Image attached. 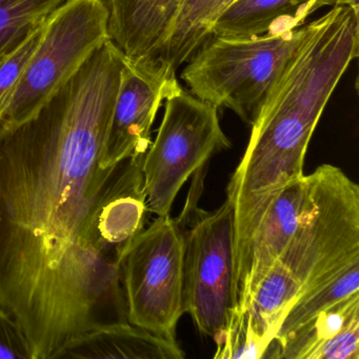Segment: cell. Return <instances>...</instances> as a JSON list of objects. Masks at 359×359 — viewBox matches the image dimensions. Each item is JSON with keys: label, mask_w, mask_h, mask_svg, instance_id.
Masks as SVG:
<instances>
[{"label": "cell", "mask_w": 359, "mask_h": 359, "mask_svg": "<svg viewBox=\"0 0 359 359\" xmlns=\"http://www.w3.org/2000/svg\"><path fill=\"white\" fill-rule=\"evenodd\" d=\"M125 56L108 41L31 118L0 134V308L33 359L129 323L107 229L121 163L102 165Z\"/></svg>", "instance_id": "1"}, {"label": "cell", "mask_w": 359, "mask_h": 359, "mask_svg": "<svg viewBox=\"0 0 359 359\" xmlns=\"http://www.w3.org/2000/svg\"><path fill=\"white\" fill-rule=\"evenodd\" d=\"M359 11L333 6L306 26L252 123L245 154L226 188L235 236L249 243L285 187L304 177L313 132L351 62L358 57Z\"/></svg>", "instance_id": "2"}, {"label": "cell", "mask_w": 359, "mask_h": 359, "mask_svg": "<svg viewBox=\"0 0 359 359\" xmlns=\"http://www.w3.org/2000/svg\"><path fill=\"white\" fill-rule=\"evenodd\" d=\"M306 177L308 197L297 228L248 310L266 350L296 300L359 260V187L331 165Z\"/></svg>", "instance_id": "3"}, {"label": "cell", "mask_w": 359, "mask_h": 359, "mask_svg": "<svg viewBox=\"0 0 359 359\" xmlns=\"http://www.w3.org/2000/svg\"><path fill=\"white\" fill-rule=\"evenodd\" d=\"M304 33L306 26L239 39L211 35L187 62L182 81L199 100L252 125Z\"/></svg>", "instance_id": "4"}, {"label": "cell", "mask_w": 359, "mask_h": 359, "mask_svg": "<svg viewBox=\"0 0 359 359\" xmlns=\"http://www.w3.org/2000/svg\"><path fill=\"white\" fill-rule=\"evenodd\" d=\"M205 169L195 173L192 192L180 215L184 224V312L199 331L214 338L237 308L234 210L226 199L213 212L197 207Z\"/></svg>", "instance_id": "5"}, {"label": "cell", "mask_w": 359, "mask_h": 359, "mask_svg": "<svg viewBox=\"0 0 359 359\" xmlns=\"http://www.w3.org/2000/svg\"><path fill=\"white\" fill-rule=\"evenodd\" d=\"M184 224L170 214L142 229L121 258V272L131 325L170 340L184 314Z\"/></svg>", "instance_id": "6"}, {"label": "cell", "mask_w": 359, "mask_h": 359, "mask_svg": "<svg viewBox=\"0 0 359 359\" xmlns=\"http://www.w3.org/2000/svg\"><path fill=\"white\" fill-rule=\"evenodd\" d=\"M102 0H68L46 22L39 47L0 119V134L33 116L106 41Z\"/></svg>", "instance_id": "7"}, {"label": "cell", "mask_w": 359, "mask_h": 359, "mask_svg": "<svg viewBox=\"0 0 359 359\" xmlns=\"http://www.w3.org/2000/svg\"><path fill=\"white\" fill-rule=\"evenodd\" d=\"M230 147L216 107L184 89L168 97L156 140L142 163L148 212L170 214L187 180Z\"/></svg>", "instance_id": "8"}, {"label": "cell", "mask_w": 359, "mask_h": 359, "mask_svg": "<svg viewBox=\"0 0 359 359\" xmlns=\"http://www.w3.org/2000/svg\"><path fill=\"white\" fill-rule=\"evenodd\" d=\"M176 75L155 65L125 60L102 165L110 168L151 146V130L168 97L182 90Z\"/></svg>", "instance_id": "9"}, {"label": "cell", "mask_w": 359, "mask_h": 359, "mask_svg": "<svg viewBox=\"0 0 359 359\" xmlns=\"http://www.w3.org/2000/svg\"><path fill=\"white\" fill-rule=\"evenodd\" d=\"M262 358L359 359V292L274 338Z\"/></svg>", "instance_id": "10"}, {"label": "cell", "mask_w": 359, "mask_h": 359, "mask_svg": "<svg viewBox=\"0 0 359 359\" xmlns=\"http://www.w3.org/2000/svg\"><path fill=\"white\" fill-rule=\"evenodd\" d=\"M306 175L277 195L258 224L250 249L249 270L236 310L247 312L254 295L293 236L308 197Z\"/></svg>", "instance_id": "11"}, {"label": "cell", "mask_w": 359, "mask_h": 359, "mask_svg": "<svg viewBox=\"0 0 359 359\" xmlns=\"http://www.w3.org/2000/svg\"><path fill=\"white\" fill-rule=\"evenodd\" d=\"M109 39L138 65H153L182 0H102Z\"/></svg>", "instance_id": "12"}, {"label": "cell", "mask_w": 359, "mask_h": 359, "mask_svg": "<svg viewBox=\"0 0 359 359\" xmlns=\"http://www.w3.org/2000/svg\"><path fill=\"white\" fill-rule=\"evenodd\" d=\"M182 359L184 351L170 340L135 327L114 323L73 338L55 359Z\"/></svg>", "instance_id": "13"}, {"label": "cell", "mask_w": 359, "mask_h": 359, "mask_svg": "<svg viewBox=\"0 0 359 359\" xmlns=\"http://www.w3.org/2000/svg\"><path fill=\"white\" fill-rule=\"evenodd\" d=\"M333 5L334 0H237L214 22L211 35L239 39L296 30L315 11Z\"/></svg>", "instance_id": "14"}, {"label": "cell", "mask_w": 359, "mask_h": 359, "mask_svg": "<svg viewBox=\"0 0 359 359\" xmlns=\"http://www.w3.org/2000/svg\"><path fill=\"white\" fill-rule=\"evenodd\" d=\"M357 292H359V260L348 264L325 285L296 300L285 314L274 338L287 335Z\"/></svg>", "instance_id": "15"}, {"label": "cell", "mask_w": 359, "mask_h": 359, "mask_svg": "<svg viewBox=\"0 0 359 359\" xmlns=\"http://www.w3.org/2000/svg\"><path fill=\"white\" fill-rule=\"evenodd\" d=\"M68 0H0V56L12 51Z\"/></svg>", "instance_id": "16"}, {"label": "cell", "mask_w": 359, "mask_h": 359, "mask_svg": "<svg viewBox=\"0 0 359 359\" xmlns=\"http://www.w3.org/2000/svg\"><path fill=\"white\" fill-rule=\"evenodd\" d=\"M217 344L214 358H262L266 348L258 341L247 312L235 310L226 329L213 338Z\"/></svg>", "instance_id": "17"}, {"label": "cell", "mask_w": 359, "mask_h": 359, "mask_svg": "<svg viewBox=\"0 0 359 359\" xmlns=\"http://www.w3.org/2000/svg\"><path fill=\"white\" fill-rule=\"evenodd\" d=\"M47 20L36 27L18 47L0 56V119L13 96L25 69L41 43Z\"/></svg>", "instance_id": "18"}, {"label": "cell", "mask_w": 359, "mask_h": 359, "mask_svg": "<svg viewBox=\"0 0 359 359\" xmlns=\"http://www.w3.org/2000/svg\"><path fill=\"white\" fill-rule=\"evenodd\" d=\"M33 359L30 344L18 321L0 308V359Z\"/></svg>", "instance_id": "19"}, {"label": "cell", "mask_w": 359, "mask_h": 359, "mask_svg": "<svg viewBox=\"0 0 359 359\" xmlns=\"http://www.w3.org/2000/svg\"><path fill=\"white\" fill-rule=\"evenodd\" d=\"M199 1H201V0H182L180 9H178L177 13H176L175 18H174L173 22H172L169 31L173 28V26H175L176 24H178L180 20H184V18H186V16L188 15V14L190 13V12L192 11V10L194 9L197 5H198ZM169 31H168V32H169Z\"/></svg>", "instance_id": "20"}, {"label": "cell", "mask_w": 359, "mask_h": 359, "mask_svg": "<svg viewBox=\"0 0 359 359\" xmlns=\"http://www.w3.org/2000/svg\"><path fill=\"white\" fill-rule=\"evenodd\" d=\"M339 5L348 6L356 11H359V0H334L333 6Z\"/></svg>", "instance_id": "21"}]
</instances>
